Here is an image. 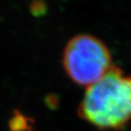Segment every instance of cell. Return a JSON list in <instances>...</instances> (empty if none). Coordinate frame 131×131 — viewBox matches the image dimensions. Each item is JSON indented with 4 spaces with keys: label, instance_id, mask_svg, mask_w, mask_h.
Wrapping results in <instances>:
<instances>
[{
    "label": "cell",
    "instance_id": "obj_4",
    "mask_svg": "<svg viewBox=\"0 0 131 131\" xmlns=\"http://www.w3.org/2000/svg\"><path fill=\"white\" fill-rule=\"evenodd\" d=\"M36 6H31V10L35 15H39V14H43L44 13V3L42 2H36L34 3Z\"/></svg>",
    "mask_w": 131,
    "mask_h": 131
},
{
    "label": "cell",
    "instance_id": "obj_1",
    "mask_svg": "<svg viewBox=\"0 0 131 131\" xmlns=\"http://www.w3.org/2000/svg\"><path fill=\"white\" fill-rule=\"evenodd\" d=\"M78 115L101 129L126 125L131 119V77L112 66L100 80L88 86Z\"/></svg>",
    "mask_w": 131,
    "mask_h": 131
},
{
    "label": "cell",
    "instance_id": "obj_2",
    "mask_svg": "<svg viewBox=\"0 0 131 131\" xmlns=\"http://www.w3.org/2000/svg\"><path fill=\"white\" fill-rule=\"evenodd\" d=\"M64 68L74 82L91 86L112 68L108 48L100 39L88 34L72 37L63 52Z\"/></svg>",
    "mask_w": 131,
    "mask_h": 131
},
{
    "label": "cell",
    "instance_id": "obj_3",
    "mask_svg": "<svg viewBox=\"0 0 131 131\" xmlns=\"http://www.w3.org/2000/svg\"><path fill=\"white\" fill-rule=\"evenodd\" d=\"M9 127L12 131H26L29 129V119L23 115L16 113L9 122Z\"/></svg>",
    "mask_w": 131,
    "mask_h": 131
}]
</instances>
